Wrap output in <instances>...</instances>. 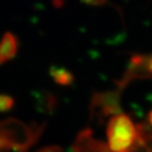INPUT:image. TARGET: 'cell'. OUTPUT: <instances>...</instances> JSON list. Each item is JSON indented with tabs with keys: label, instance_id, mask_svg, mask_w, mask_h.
I'll use <instances>...</instances> for the list:
<instances>
[{
	"label": "cell",
	"instance_id": "cell-1",
	"mask_svg": "<svg viewBox=\"0 0 152 152\" xmlns=\"http://www.w3.org/2000/svg\"><path fill=\"white\" fill-rule=\"evenodd\" d=\"M142 78H152V54L135 55L131 58L126 73L118 83V89L121 90L131 81Z\"/></svg>",
	"mask_w": 152,
	"mask_h": 152
},
{
	"label": "cell",
	"instance_id": "cell-2",
	"mask_svg": "<svg viewBox=\"0 0 152 152\" xmlns=\"http://www.w3.org/2000/svg\"><path fill=\"white\" fill-rule=\"evenodd\" d=\"M17 52V39L13 34H5L0 41V64L11 59Z\"/></svg>",
	"mask_w": 152,
	"mask_h": 152
},
{
	"label": "cell",
	"instance_id": "cell-3",
	"mask_svg": "<svg viewBox=\"0 0 152 152\" xmlns=\"http://www.w3.org/2000/svg\"><path fill=\"white\" fill-rule=\"evenodd\" d=\"M83 1H85L86 3H89V4L98 5V4H102L106 0H83Z\"/></svg>",
	"mask_w": 152,
	"mask_h": 152
},
{
	"label": "cell",
	"instance_id": "cell-4",
	"mask_svg": "<svg viewBox=\"0 0 152 152\" xmlns=\"http://www.w3.org/2000/svg\"><path fill=\"white\" fill-rule=\"evenodd\" d=\"M149 121H150V123H151V125H152V112L150 113V116H149Z\"/></svg>",
	"mask_w": 152,
	"mask_h": 152
}]
</instances>
